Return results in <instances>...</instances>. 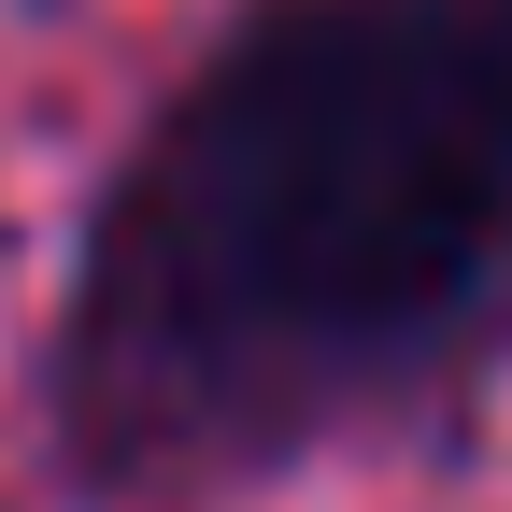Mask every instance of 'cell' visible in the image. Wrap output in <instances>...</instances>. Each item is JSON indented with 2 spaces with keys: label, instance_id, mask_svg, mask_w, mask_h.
I'll return each instance as SVG.
<instances>
[{
  "label": "cell",
  "instance_id": "obj_1",
  "mask_svg": "<svg viewBox=\"0 0 512 512\" xmlns=\"http://www.w3.org/2000/svg\"><path fill=\"white\" fill-rule=\"evenodd\" d=\"M512 328V0H313L128 185L86 384L143 441H271Z\"/></svg>",
  "mask_w": 512,
  "mask_h": 512
}]
</instances>
